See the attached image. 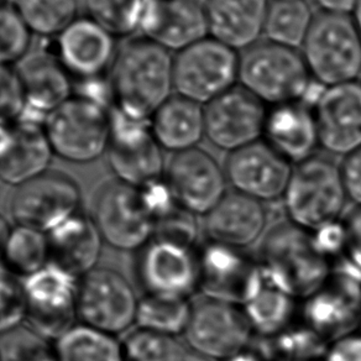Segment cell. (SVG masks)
Here are the masks:
<instances>
[{
	"instance_id": "1",
	"label": "cell",
	"mask_w": 361,
	"mask_h": 361,
	"mask_svg": "<svg viewBox=\"0 0 361 361\" xmlns=\"http://www.w3.org/2000/svg\"><path fill=\"white\" fill-rule=\"evenodd\" d=\"M108 82L111 108L126 116L150 121L173 93V54L144 36L118 47Z\"/></svg>"
},
{
	"instance_id": "2",
	"label": "cell",
	"mask_w": 361,
	"mask_h": 361,
	"mask_svg": "<svg viewBox=\"0 0 361 361\" xmlns=\"http://www.w3.org/2000/svg\"><path fill=\"white\" fill-rule=\"evenodd\" d=\"M239 85L266 106L305 101L312 106L311 93L318 85L312 78L301 51L260 40L241 51Z\"/></svg>"
},
{
	"instance_id": "3",
	"label": "cell",
	"mask_w": 361,
	"mask_h": 361,
	"mask_svg": "<svg viewBox=\"0 0 361 361\" xmlns=\"http://www.w3.org/2000/svg\"><path fill=\"white\" fill-rule=\"evenodd\" d=\"M282 201L288 221L310 233L341 221L349 200L339 165L316 154L293 166Z\"/></svg>"
},
{
	"instance_id": "4",
	"label": "cell",
	"mask_w": 361,
	"mask_h": 361,
	"mask_svg": "<svg viewBox=\"0 0 361 361\" xmlns=\"http://www.w3.org/2000/svg\"><path fill=\"white\" fill-rule=\"evenodd\" d=\"M257 261L302 300L328 281L333 267L316 250L311 233L291 221H280L266 233Z\"/></svg>"
},
{
	"instance_id": "5",
	"label": "cell",
	"mask_w": 361,
	"mask_h": 361,
	"mask_svg": "<svg viewBox=\"0 0 361 361\" xmlns=\"http://www.w3.org/2000/svg\"><path fill=\"white\" fill-rule=\"evenodd\" d=\"M42 128L55 156L78 165L90 164L109 147L111 109L73 94L46 116Z\"/></svg>"
},
{
	"instance_id": "6",
	"label": "cell",
	"mask_w": 361,
	"mask_h": 361,
	"mask_svg": "<svg viewBox=\"0 0 361 361\" xmlns=\"http://www.w3.org/2000/svg\"><path fill=\"white\" fill-rule=\"evenodd\" d=\"M300 51L322 87L354 82L360 75L361 36L351 16L319 11Z\"/></svg>"
},
{
	"instance_id": "7",
	"label": "cell",
	"mask_w": 361,
	"mask_h": 361,
	"mask_svg": "<svg viewBox=\"0 0 361 361\" xmlns=\"http://www.w3.org/2000/svg\"><path fill=\"white\" fill-rule=\"evenodd\" d=\"M240 52L207 36L173 55L176 94L204 106L239 85Z\"/></svg>"
},
{
	"instance_id": "8",
	"label": "cell",
	"mask_w": 361,
	"mask_h": 361,
	"mask_svg": "<svg viewBox=\"0 0 361 361\" xmlns=\"http://www.w3.org/2000/svg\"><path fill=\"white\" fill-rule=\"evenodd\" d=\"M183 336L197 355L209 361H226L246 350L255 333L240 305L202 296L192 302Z\"/></svg>"
},
{
	"instance_id": "9",
	"label": "cell",
	"mask_w": 361,
	"mask_h": 361,
	"mask_svg": "<svg viewBox=\"0 0 361 361\" xmlns=\"http://www.w3.org/2000/svg\"><path fill=\"white\" fill-rule=\"evenodd\" d=\"M80 280L52 261L21 280L26 301V322L46 341L55 343L75 326Z\"/></svg>"
},
{
	"instance_id": "10",
	"label": "cell",
	"mask_w": 361,
	"mask_h": 361,
	"mask_svg": "<svg viewBox=\"0 0 361 361\" xmlns=\"http://www.w3.org/2000/svg\"><path fill=\"white\" fill-rule=\"evenodd\" d=\"M111 126L106 161L116 180L141 188L165 177L164 150L151 134L150 121L111 109Z\"/></svg>"
},
{
	"instance_id": "11",
	"label": "cell",
	"mask_w": 361,
	"mask_h": 361,
	"mask_svg": "<svg viewBox=\"0 0 361 361\" xmlns=\"http://www.w3.org/2000/svg\"><path fill=\"white\" fill-rule=\"evenodd\" d=\"M135 271L145 295L190 300L200 290L198 250L177 241L154 236L137 251Z\"/></svg>"
},
{
	"instance_id": "12",
	"label": "cell",
	"mask_w": 361,
	"mask_h": 361,
	"mask_svg": "<svg viewBox=\"0 0 361 361\" xmlns=\"http://www.w3.org/2000/svg\"><path fill=\"white\" fill-rule=\"evenodd\" d=\"M139 300L118 271L96 267L80 277L77 316L82 324L118 336L136 323Z\"/></svg>"
},
{
	"instance_id": "13",
	"label": "cell",
	"mask_w": 361,
	"mask_h": 361,
	"mask_svg": "<svg viewBox=\"0 0 361 361\" xmlns=\"http://www.w3.org/2000/svg\"><path fill=\"white\" fill-rule=\"evenodd\" d=\"M92 218L104 243L116 250L139 251L155 235L156 223L142 206L137 188L119 180L99 187Z\"/></svg>"
},
{
	"instance_id": "14",
	"label": "cell",
	"mask_w": 361,
	"mask_h": 361,
	"mask_svg": "<svg viewBox=\"0 0 361 361\" xmlns=\"http://www.w3.org/2000/svg\"><path fill=\"white\" fill-rule=\"evenodd\" d=\"M82 209L80 187L61 172L45 175L18 187L11 200V213L16 224L44 233L63 223Z\"/></svg>"
},
{
	"instance_id": "15",
	"label": "cell",
	"mask_w": 361,
	"mask_h": 361,
	"mask_svg": "<svg viewBox=\"0 0 361 361\" xmlns=\"http://www.w3.org/2000/svg\"><path fill=\"white\" fill-rule=\"evenodd\" d=\"M269 108L240 85L204 106L206 137L221 150H238L261 140Z\"/></svg>"
},
{
	"instance_id": "16",
	"label": "cell",
	"mask_w": 361,
	"mask_h": 361,
	"mask_svg": "<svg viewBox=\"0 0 361 361\" xmlns=\"http://www.w3.org/2000/svg\"><path fill=\"white\" fill-rule=\"evenodd\" d=\"M165 180L178 204L195 216H206L226 195L223 166L201 147L173 154Z\"/></svg>"
},
{
	"instance_id": "17",
	"label": "cell",
	"mask_w": 361,
	"mask_h": 361,
	"mask_svg": "<svg viewBox=\"0 0 361 361\" xmlns=\"http://www.w3.org/2000/svg\"><path fill=\"white\" fill-rule=\"evenodd\" d=\"M223 169L233 191L266 203L283 197L293 165L261 139L228 152Z\"/></svg>"
},
{
	"instance_id": "18",
	"label": "cell",
	"mask_w": 361,
	"mask_h": 361,
	"mask_svg": "<svg viewBox=\"0 0 361 361\" xmlns=\"http://www.w3.org/2000/svg\"><path fill=\"white\" fill-rule=\"evenodd\" d=\"M54 55L73 82L108 77L118 51L116 37L90 16H78L56 36Z\"/></svg>"
},
{
	"instance_id": "19",
	"label": "cell",
	"mask_w": 361,
	"mask_h": 361,
	"mask_svg": "<svg viewBox=\"0 0 361 361\" xmlns=\"http://www.w3.org/2000/svg\"><path fill=\"white\" fill-rule=\"evenodd\" d=\"M319 146L344 156L361 146V82L323 87L313 104Z\"/></svg>"
},
{
	"instance_id": "20",
	"label": "cell",
	"mask_w": 361,
	"mask_h": 361,
	"mask_svg": "<svg viewBox=\"0 0 361 361\" xmlns=\"http://www.w3.org/2000/svg\"><path fill=\"white\" fill-rule=\"evenodd\" d=\"M140 32L175 55L209 36L204 4L202 0H146Z\"/></svg>"
},
{
	"instance_id": "21",
	"label": "cell",
	"mask_w": 361,
	"mask_h": 361,
	"mask_svg": "<svg viewBox=\"0 0 361 361\" xmlns=\"http://www.w3.org/2000/svg\"><path fill=\"white\" fill-rule=\"evenodd\" d=\"M262 140L293 166L316 155L319 135L313 106L297 101L270 106Z\"/></svg>"
},
{
	"instance_id": "22",
	"label": "cell",
	"mask_w": 361,
	"mask_h": 361,
	"mask_svg": "<svg viewBox=\"0 0 361 361\" xmlns=\"http://www.w3.org/2000/svg\"><path fill=\"white\" fill-rule=\"evenodd\" d=\"M267 212L264 203L238 192H226L221 201L204 216L207 241L244 250L265 233Z\"/></svg>"
},
{
	"instance_id": "23",
	"label": "cell",
	"mask_w": 361,
	"mask_h": 361,
	"mask_svg": "<svg viewBox=\"0 0 361 361\" xmlns=\"http://www.w3.org/2000/svg\"><path fill=\"white\" fill-rule=\"evenodd\" d=\"M297 298L265 266L256 269L240 306L252 331L262 338H275L293 324Z\"/></svg>"
},
{
	"instance_id": "24",
	"label": "cell",
	"mask_w": 361,
	"mask_h": 361,
	"mask_svg": "<svg viewBox=\"0 0 361 361\" xmlns=\"http://www.w3.org/2000/svg\"><path fill=\"white\" fill-rule=\"evenodd\" d=\"M203 296L241 305L250 283L256 261L244 251L211 241L198 250Z\"/></svg>"
},
{
	"instance_id": "25",
	"label": "cell",
	"mask_w": 361,
	"mask_h": 361,
	"mask_svg": "<svg viewBox=\"0 0 361 361\" xmlns=\"http://www.w3.org/2000/svg\"><path fill=\"white\" fill-rule=\"evenodd\" d=\"M208 35L241 52L264 36L270 0H203Z\"/></svg>"
},
{
	"instance_id": "26",
	"label": "cell",
	"mask_w": 361,
	"mask_h": 361,
	"mask_svg": "<svg viewBox=\"0 0 361 361\" xmlns=\"http://www.w3.org/2000/svg\"><path fill=\"white\" fill-rule=\"evenodd\" d=\"M25 98V108L46 116L73 96V80L54 54H27L16 66Z\"/></svg>"
},
{
	"instance_id": "27",
	"label": "cell",
	"mask_w": 361,
	"mask_h": 361,
	"mask_svg": "<svg viewBox=\"0 0 361 361\" xmlns=\"http://www.w3.org/2000/svg\"><path fill=\"white\" fill-rule=\"evenodd\" d=\"M51 261L83 277L94 270L103 250V236L92 216L80 211L47 233Z\"/></svg>"
},
{
	"instance_id": "28",
	"label": "cell",
	"mask_w": 361,
	"mask_h": 361,
	"mask_svg": "<svg viewBox=\"0 0 361 361\" xmlns=\"http://www.w3.org/2000/svg\"><path fill=\"white\" fill-rule=\"evenodd\" d=\"M54 156L42 126L16 121L11 145L0 156V180L23 186L49 172Z\"/></svg>"
},
{
	"instance_id": "29",
	"label": "cell",
	"mask_w": 361,
	"mask_h": 361,
	"mask_svg": "<svg viewBox=\"0 0 361 361\" xmlns=\"http://www.w3.org/2000/svg\"><path fill=\"white\" fill-rule=\"evenodd\" d=\"M149 121L156 142L172 154L198 147L206 136L204 106L176 93L154 111Z\"/></svg>"
},
{
	"instance_id": "30",
	"label": "cell",
	"mask_w": 361,
	"mask_h": 361,
	"mask_svg": "<svg viewBox=\"0 0 361 361\" xmlns=\"http://www.w3.org/2000/svg\"><path fill=\"white\" fill-rule=\"evenodd\" d=\"M57 361H124L121 341L106 331L75 324L52 345Z\"/></svg>"
},
{
	"instance_id": "31",
	"label": "cell",
	"mask_w": 361,
	"mask_h": 361,
	"mask_svg": "<svg viewBox=\"0 0 361 361\" xmlns=\"http://www.w3.org/2000/svg\"><path fill=\"white\" fill-rule=\"evenodd\" d=\"M314 16L307 0H270L264 37L279 45L301 50Z\"/></svg>"
},
{
	"instance_id": "32",
	"label": "cell",
	"mask_w": 361,
	"mask_h": 361,
	"mask_svg": "<svg viewBox=\"0 0 361 361\" xmlns=\"http://www.w3.org/2000/svg\"><path fill=\"white\" fill-rule=\"evenodd\" d=\"M50 261V245L46 233L20 224L11 228L1 264L13 275L24 280Z\"/></svg>"
},
{
	"instance_id": "33",
	"label": "cell",
	"mask_w": 361,
	"mask_h": 361,
	"mask_svg": "<svg viewBox=\"0 0 361 361\" xmlns=\"http://www.w3.org/2000/svg\"><path fill=\"white\" fill-rule=\"evenodd\" d=\"M31 35L56 37L78 18V0H13Z\"/></svg>"
},
{
	"instance_id": "34",
	"label": "cell",
	"mask_w": 361,
	"mask_h": 361,
	"mask_svg": "<svg viewBox=\"0 0 361 361\" xmlns=\"http://www.w3.org/2000/svg\"><path fill=\"white\" fill-rule=\"evenodd\" d=\"M191 310L190 300L145 295L139 300L135 324L140 329L177 338L185 334Z\"/></svg>"
},
{
	"instance_id": "35",
	"label": "cell",
	"mask_w": 361,
	"mask_h": 361,
	"mask_svg": "<svg viewBox=\"0 0 361 361\" xmlns=\"http://www.w3.org/2000/svg\"><path fill=\"white\" fill-rule=\"evenodd\" d=\"M146 0H85L87 16L116 37L140 31Z\"/></svg>"
},
{
	"instance_id": "36",
	"label": "cell",
	"mask_w": 361,
	"mask_h": 361,
	"mask_svg": "<svg viewBox=\"0 0 361 361\" xmlns=\"http://www.w3.org/2000/svg\"><path fill=\"white\" fill-rule=\"evenodd\" d=\"M124 361H186L185 346L176 336L137 328L121 341Z\"/></svg>"
},
{
	"instance_id": "37",
	"label": "cell",
	"mask_w": 361,
	"mask_h": 361,
	"mask_svg": "<svg viewBox=\"0 0 361 361\" xmlns=\"http://www.w3.org/2000/svg\"><path fill=\"white\" fill-rule=\"evenodd\" d=\"M30 36L13 3L0 0V65H18L29 54Z\"/></svg>"
},
{
	"instance_id": "38",
	"label": "cell",
	"mask_w": 361,
	"mask_h": 361,
	"mask_svg": "<svg viewBox=\"0 0 361 361\" xmlns=\"http://www.w3.org/2000/svg\"><path fill=\"white\" fill-rule=\"evenodd\" d=\"M26 322L24 290L16 275L0 262V336Z\"/></svg>"
},
{
	"instance_id": "39",
	"label": "cell",
	"mask_w": 361,
	"mask_h": 361,
	"mask_svg": "<svg viewBox=\"0 0 361 361\" xmlns=\"http://www.w3.org/2000/svg\"><path fill=\"white\" fill-rule=\"evenodd\" d=\"M50 351L49 341L30 326H21L0 336L1 361H31Z\"/></svg>"
},
{
	"instance_id": "40",
	"label": "cell",
	"mask_w": 361,
	"mask_h": 361,
	"mask_svg": "<svg viewBox=\"0 0 361 361\" xmlns=\"http://www.w3.org/2000/svg\"><path fill=\"white\" fill-rule=\"evenodd\" d=\"M25 108L16 66L0 65V123L14 124Z\"/></svg>"
},
{
	"instance_id": "41",
	"label": "cell",
	"mask_w": 361,
	"mask_h": 361,
	"mask_svg": "<svg viewBox=\"0 0 361 361\" xmlns=\"http://www.w3.org/2000/svg\"><path fill=\"white\" fill-rule=\"evenodd\" d=\"M137 191L142 206L156 224L171 216L180 207L165 177L147 186L137 188Z\"/></svg>"
},
{
	"instance_id": "42",
	"label": "cell",
	"mask_w": 361,
	"mask_h": 361,
	"mask_svg": "<svg viewBox=\"0 0 361 361\" xmlns=\"http://www.w3.org/2000/svg\"><path fill=\"white\" fill-rule=\"evenodd\" d=\"M200 234L196 216L180 207L171 216L156 224L155 235L169 240L177 241L185 245L196 247Z\"/></svg>"
},
{
	"instance_id": "43",
	"label": "cell",
	"mask_w": 361,
	"mask_h": 361,
	"mask_svg": "<svg viewBox=\"0 0 361 361\" xmlns=\"http://www.w3.org/2000/svg\"><path fill=\"white\" fill-rule=\"evenodd\" d=\"M311 236L316 250L331 264L344 256L346 234L343 219L313 231Z\"/></svg>"
},
{
	"instance_id": "44",
	"label": "cell",
	"mask_w": 361,
	"mask_h": 361,
	"mask_svg": "<svg viewBox=\"0 0 361 361\" xmlns=\"http://www.w3.org/2000/svg\"><path fill=\"white\" fill-rule=\"evenodd\" d=\"M339 169L348 200L361 207V146L343 157Z\"/></svg>"
},
{
	"instance_id": "45",
	"label": "cell",
	"mask_w": 361,
	"mask_h": 361,
	"mask_svg": "<svg viewBox=\"0 0 361 361\" xmlns=\"http://www.w3.org/2000/svg\"><path fill=\"white\" fill-rule=\"evenodd\" d=\"M345 226L346 245L344 259L361 271V207H354L343 218Z\"/></svg>"
},
{
	"instance_id": "46",
	"label": "cell",
	"mask_w": 361,
	"mask_h": 361,
	"mask_svg": "<svg viewBox=\"0 0 361 361\" xmlns=\"http://www.w3.org/2000/svg\"><path fill=\"white\" fill-rule=\"evenodd\" d=\"M322 361H361V333L356 331L331 341Z\"/></svg>"
},
{
	"instance_id": "47",
	"label": "cell",
	"mask_w": 361,
	"mask_h": 361,
	"mask_svg": "<svg viewBox=\"0 0 361 361\" xmlns=\"http://www.w3.org/2000/svg\"><path fill=\"white\" fill-rule=\"evenodd\" d=\"M359 0H314L323 13L351 16Z\"/></svg>"
},
{
	"instance_id": "48",
	"label": "cell",
	"mask_w": 361,
	"mask_h": 361,
	"mask_svg": "<svg viewBox=\"0 0 361 361\" xmlns=\"http://www.w3.org/2000/svg\"><path fill=\"white\" fill-rule=\"evenodd\" d=\"M11 229V226L8 224L6 218L0 214V262L3 260V254H4L6 240H8Z\"/></svg>"
},
{
	"instance_id": "49",
	"label": "cell",
	"mask_w": 361,
	"mask_h": 361,
	"mask_svg": "<svg viewBox=\"0 0 361 361\" xmlns=\"http://www.w3.org/2000/svg\"><path fill=\"white\" fill-rule=\"evenodd\" d=\"M351 18H353V20L355 23L356 29H357L361 36V0L357 1L355 9H354L353 14H351Z\"/></svg>"
},
{
	"instance_id": "50",
	"label": "cell",
	"mask_w": 361,
	"mask_h": 361,
	"mask_svg": "<svg viewBox=\"0 0 361 361\" xmlns=\"http://www.w3.org/2000/svg\"><path fill=\"white\" fill-rule=\"evenodd\" d=\"M31 361H57V359H56L55 354H54V349H52V351H50V353L39 356V357H36V359Z\"/></svg>"
},
{
	"instance_id": "51",
	"label": "cell",
	"mask_w": 361,
	"mask_h": 361,
	"mask_svg": "<svg viewBox=\"0 0 361 361\" xmlns=\"http://www.w3.org/2000/svg\"><path fill=\"white\" fill-rule=\"evenodd\" d=\"M186 361H207V359H204V357H202V356L200 355L195 356V357H193V356L188 355Z\"/></svg>"
},
{
	"instance_id": "52",
	"label": "cell",
	"mask_w": 361,
	"mask_h": 361,
	"mask_svg": "<svg viewBox=\"0 0 361 361\" xmlns=\"http://www.w3.org/2000/svg\"><path fill=\"white\" fill-rule=\"evenodd\" d=\"M0 361H1V356H0Z\"/></svg>"
}]
</instances>
